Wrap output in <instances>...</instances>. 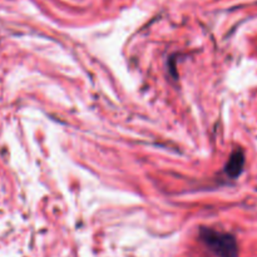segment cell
Returning a JSON list of instances; mask_svg holds the SVG:
<instances>
[{
	"label": "cell",
	"mask_w": 257,
	"mask_h": 257,
	"mask_svg": "<svg viewBox=\"0 0 257 257\" xmlns=\"http://www.w3.org/2000/svg\"><path fill=\"white\" fill-rule=\"evenodd\" d=\"M200 238L203 245L217 257H238L237 241L230 233L213 228H201Z\"/></svg>",
	"instance_id": "cell-1"
},
{
	"label": "cell",
	"mask_w": 257,
	"mask_h": 257,
	"mask_svg": "<svg viewBox=\"0 0 257 257\" xmlns=\"http://www.w3.org/2000/svg\"><path fill=\"white\" fill-rule=\"evenodd\" d=\"M243 163H245V157H243L242 151H236L232 153L228 162L226 163L225 171L230 177L236 178L241 172H242Z\"/></svg>",
	"instance_id": "cell-2"
}]
</instances>
